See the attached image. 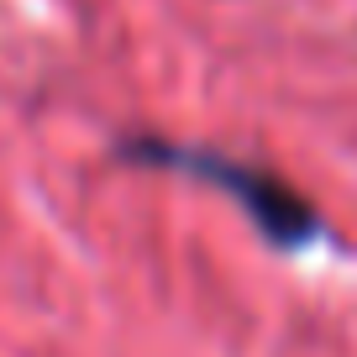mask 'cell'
Listing matches in <instances>:
<instances>
[{
	"mask_svg": "<svg viewBox=\"0 0 357 357\" xmlns=\"http://www.w3.org/2000/svg\"><path fill=\"white\" fill-rule=\"evenodd\" d=\"M126 153L142 158V163H158V168H184V174L226 190L257 221V231H263L268 242H279V247H305L321 231L315 205L305 200L300 190H289L279 174H268V168H257V163H236V158L205 153V147H178V142H163V137H137Z\"/></svg>",
	"mask_w": 357,
	"mask_h": 357,
	"instance_id": "obj_1",
	"label": "cell"
}]
</instances>
